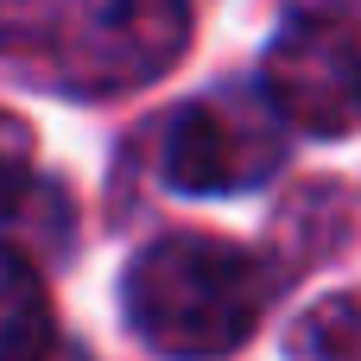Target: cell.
Returning <instances> with one entry per match:
<instances>
[{"instance_id": "obj_2", "label": "cell", "mask_w": 361, "mask_h": 361, "mask_svg": "<svg viewBox=\"0 0 361 361\" xmlns=\"http://www.w3.org/2000/svg\"><path fill=\"white\" fill-rule=\"evenodd\" d=\"M190 44V0H63L51 13V70L76 95H133Z\"/></svg>"}, {"instance_id": "obj_4", "label": "cell", "mask_w": 361, "mask_h": 361, "mask_svg": "<svg viewBox=\"0 0 361 361\" xmlns=\"http://www.w3.org/2000/svg\"><path fill=\"white\" fill-rule=\"evenodd\" d=\"M273 165H279V127H273L267 102L235 95V89L178 108V121L165 133V178L190 197L247 190Z\"/></svg>"}, {"instance_id": "obj_1", "label": "cell", "mask_w": 361, "mask_h": 361, "mask_svg": "<svg viewBox=\"0 0 361 361\" xmlns=\"http://www.w3.org/2000/svg\"><path fill=\"white\" fill-rule=\"evenodd\" d=\"M267 273L247 247L216 235H159L127 267V324L171 361L228 355L254 336Z\"/></svg>"}, {"instance_id": "obj_7", "label": "cell", "mask_w": 361, "mask_h": 361, "mask_svg": "<svg viewBox=\"0 0 361 361\" xmlns=\"http://www.w3.org/2000/svg\"><path fill=\"white\" fill-rule=\"evenodd\" d=\"M25 184H32V127L13 108H0V216L19 209Z\"/></svg>"}, {"instance_id": "obj_6", "label": "cell", "mask_w": 361, "mask_h": 361, "mask_svg": "<svg viewBox=\"0 0 361 361\" xmlns=\"http://www.w3.org/2000/svg\"><path fill=\"white\" fill-rule=\"evenodd\" d=\"M298 349L317 361H355L361 355V305L355 298H330L324 311H311L298 324Z\"/></svg>"}, {"instance_id": "obj_8", "label": "cell", "mask_w": 361, "mask_h": 361, "mask_svg": "<svg viewBox=\"0 0 361 361\" xmlns=\"http://www.w3.org/2000/svg\"><path fill=\"white\" fill-rule=\"evenodd\" d=\"M38 19H44V0H0V44L32 38V32H38Z\"/></svg>"}, {"instance_id": "obj_3", "label": "cell", "mask_w": 361, "mask_h": 361, "mask_svg": "<svg viewBox=\"0 0 361 361\" xmlns=\"http://www.w3.org/2000/svg\"><path fill=\"white\" fill-rule=\"evenodd\" d=\"M267 102L317 133L343 140L361 127V38L343 19H292L267 44Z\"/></svg>"}, {"instance_id": "obj_5", "label": "cell", "mask_w": 361, "mask_h": 361, "mask_svg": "<svg viewBox=\"0 0 361 361\" xmlns=\"http://www.w3.org/2000/svg\"><path fill=\"white\" fill-rule=\"evenodd\" d=\"M57 349V324H51V298L38 267L0 241V361H51Z\"/></svg>"}]
</instances>
